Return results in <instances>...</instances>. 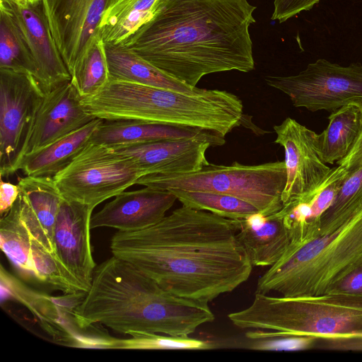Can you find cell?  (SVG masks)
Returning <instances> with one entry per match:
<instances>
[{
	"instance_id": "cell-36",
	"label": "cell",
	"mask_w": 362,
	"mask_h": 362,
	"mask_svg": "<svg viewBox=\"0 0 362 362\" xmlns=\"http://www.w3.org/2000/svg\"><path fill=\"white\" fill-rule=\"evenodd\" d=\"M13 1L22 7L37 6L42 3V0H13Z\"/></svg>"
},
{
	"instance_id": "cell-14",
	"label": "cell",
	"mask_w": 362,
	"mask_h": 362,
	"mask_svg": "<svg viewBox=\"0 0 362 362\" xmlns=\"http://www.w3.org/2000/svg\"><path fill=\"white\" fill-rule=\"evenodd\" d=\"M93 209L63 199L54 230V245L59 260L86 293L90 289L96 264L90 243Z\"/></svg>"
},
{
	"instance_id": "cell-30",
	"label": "cell",
	"mask_w": 362,
	"mask_h": 362,
	"mask_svg": "<svg viewBox=\"0 0 362 362\" xmlns=\"http://www.w3.org/2000/svg\"><path fill=\"white\" fill-rule=\"evenodd\" d=\"M315 337L289 336L264 339L255 349L297 351L313 349Z\"/></svg>"
},
{
	"instance_id": "cell-1",
	"label": "cell",
	"mask_w": 362,
	"mask_h": 362,
	"mask_svg": "<svg viewBox=\"0 0 362 362\" xmlns=\"http://www.w3.org/2000/svg\"><path fill=\"white\" fill-rule=\"evenodd\" d=\"M110 247L164 290L208 303L245 282L253 267L234 220L185 206L146 228L116 232Z\"/></svg>"
},
{
	"instance_id": "cell-27",
	"label": "cell",
	"mask_w": 362,
	"mask_h": 362,
	"mask_svg": "<svg viewBox=\"0 0 362 362\" xmlns=\"http://www.w3.org/2000/svg\"><path fill=\"white\" fill-rule=\"evenodd\" d=\"M361 207L362 165L349 173L332 204L322 215L319 235L336 230Z\"/></svg>"
},
{
	"instance_id": "cell-34",
	"label": "cell",
	"mask_w": 362,
	"mask_h": 362,
	"mask_svg": "<svg viewBox=\"0 0 362 362\" xmlns=\"http://www.w3.org/2000/svg\"><path fill=\"white\" fill-rule=\"evenodd\" d=\"M21 193L18 185L8 182H0V214L1 216L6 214L17 201Z\"/></svg>"
},
{
	"instance_id": "cell-9",
	"label": "cell",
	"mask_w": 362,
	"mask_h": 362,
	"mask_svg": "<svg viewBox=\"0 0 362 362\" xmlns=\"http://www.w3.org/2000/svg\"><path fill=\"white\" fill-rule=\"evenodd\" d=\"M45 93L31 74L0 69V174L11 170Z\"/></svg>"
},
{
	"instance_id": "cell-2",
	"label": "cell",
	"mask_w": 362,
	"mask_h": 362,
	"mask_svg": "<svg viewBox=\"0 0 362 362\" xmlns=\"http://www.w3.org/2000/svg\"><path fill=\"white\" fill-rule=\"evenodd\" d=\"M255 9L247 0H158L153 18L124 47L192 87L210 74L249 72Z\"/></svg>"
},
{
	"instance_id": "cell-6",
	"label": "cell",
	"mask_w": 362,
	"mask_h": 362,
	"mask_svg": "<svg viewBox=\"0 0 362 362\" xmlns=\"http://www.w3.org/2000/svg\"><path fill=\"white\" fill-rule=\"evenodd\" d=\"M286 182L284 161L253 165L233 162L230 165L209 163L188 173L145 175L136 185L231 195L247 202L267 216L283 208L281 194Z\"/></svg>"
},
{
	"instance_id": "cell-16",
	"label": "cell",
	"mask_w": 362,
	"mask_h": 362,
	"mask_svg": "<svg viewBox=\"0 0 362 362\" xmlns=\"http://www.w3.org/2000/svg\"><path fill=\"white\" fill-rule=\"evenodd\" d=\"M93 214L90 228L107 227L131 232L151 226L166 215L177 197L169 190L145 187L123 191Z\"/></svg>"
},
{
	"instance_id": "cell-18",
	"label": "cell",
	"mask_w": 362,
	"mask_h": 362,
	"mask_svg": "<svg viewBox=\"0 0 362 362\" xmlns=\"http://www.w3.org/2000/svg\"><path fill=\"white\" fill-rule=\"evenodd\" d=\"M234 221L237 237L253 266H272L291 244L289 230L279 211L267 216L258 211Z\"/></svg>"
},
{
	"instance_id": "cell-17",
	"label": "cell",
	"mask_w": 362,
	"mask_h": 362,
	"mask_svg": "<svg viewBox=\"0 0 362 362\" xmlns=\"http://www.w3.org/2000/svg\"><path fill=\"white\" fill-rule=\"evenodd\" d=\"M18 185L21 215L31 238L56 255L54 230L64 198L54 177L25 175Z\"/></svg>"
},
{
	"instance_id": "cell-7",
	"label": "cell",
	"mask_w": 362,
	"mask_h": 362,
	"mask_svg": "<svg viewBox=\"0 0 362 362\" xmlns=\"http://www.w3.org/2000/svg\"><path fill=\"white\" fill-rule=\"evenodd\" d=\"M144 174L129 158L112 148L89 142L53 177L63 198L93 209L136 185Z\"/></svg>"
},
{
	"instance_id": "cell-8",
	"label": "cell",
	"mask_w": 362,
	"mask_h": 362,
	"mask_svg": "<svg viewBox=\"0 0 362 362\" xmlns=\"http://www.w3.org/2000/svg\"><path fill=\"white\" fill-rule=\"evenodd\" d=\"M267 85L287 95L296 107L335 111L350 103H362V64L342 66L325 59L308 64L298 74L269 76Z\"/></svg>"
},
{
	"instance_id": "cell-11",
	"label": "cell",
	"mask_w": 362,
	"mask_h": 362,
	"mask_svg": "<svg viewBox=\"0 0 362 362\" xmlns=\"http://www.w3.org/2000/svg\"><path fill=\"white\" fill-rule=\"evenodd\" d=\"M81 99L71 81L45 93L35 111L12 167V175L25 156L95 119L84 109Z\"/></svg>"
},
{
	"instance_id": "cell-23",
	"label": "cell",
	"mask_w": 362,
	"mask_h": 362,
	"mask_svg": "<svg viewBox=\"0 0 362 362\" xmlns=\"http://www.w3.org/2000/svg\"><path fill=\"white\" fill-rule=\"evenodd\" d=\"M327 127L317 134L319 154L326 164L345 158L354 146L362 125V111L358 103H350L333 111Z\"/></svg>"
},
{
	"instance_id": "cell-33",
	"label": "cell",
	"mask_w": 362,
	"mask_h": 362,
	"mask_svg": "<svg viewBox=\"0 0 362 362\" xmlns=\"http://www.w3.org/2000/svg\"><path fill=\"white\" fill-rule=\"evenodd\" d=\"M330 292L362 296V266L344 277Z\"/></svg>"
},
{
	"instance_id": "cell-28",
	"label": "cell",
	"mask_w": 362,
	"mask_h": 362,
	"mask_svg": "<svg viewBox=\"0 0 362 362\" xmlns=\"http://www.w3.org/2000/svg\"><path fill=\"white\" fill-rule=\"evenodd\" d=\"M110 79L105 43L100 36L76 66L71 82L83 98L98 93Z\"/></svg>"
},
{
	"instance_id": "cell-4",
	"label": "cell",
	"mask_w": 362,
	"mask_h": 362,
	"mask_svg": "<svg viewBox=\"0 0 362 362\" xmlns=\"http://www.w3.org/2000/svg\"><path fill=\"white\" fill-rule=\"evenodd\" d=\"M361 266L362 207L332 232L290 245L258 279L255 292L287 298L322 295Z\"/></svg>"
},
{
	"instance_id": "cell-21",
	"label": "cell",
	"mask_w": 362,
	"mask_h": 362,
	"mask_svg": "<svg viewBox=\"0 0 362 362\" xmlns=\"http://www.w3.org/2000/svg\"><path fill=\"white\" fill-rule=\"evenodd\" d=\"M110 78L192 93V87L164 73L132 51L121 45L105 44Z\"/></svg>"
},
{
	"instance_id": "cell-32",
	"label": "cell",
	"mask_w": 362,
	"mask_h": 362,
	"mask_svg": "<svg viewBox=\"0 0 362 362\" xmlns=\"http://www.w3.org/2000/svg\"><path fill=\"white\" fill-rule=\"evenodd\" d=\"M313 349L362 351V335L325 338L315 337Z\"/></svg>"
},
{
	"instance_id": "cell-29",
	"label": "cell",
	"mask_w": 362,
	"mask_h": 362,
	"mask_svg": "<svg viewBox=\"0 0 362 362\" xmlns=\"http://www.w3.org/2000/svg\"><path fill=\"white\" fill-rule=\"evenodd\" d=\"M127 339H115L111 349H184L204 350L212 348L208 341L189 336L163 335L155 333L133 332Z\"/></svg>"
},
{
	"instance_id": "cell-10",
	"label": "cell",
	"mask_w": 362,
	"mask_h": 362,
	"mask_svg": "<svg viewBox=\"0 0 362 362\" xmlns=\"http://www.w3.org/2000/svg\"><path fill=\"white\" fill-rule=\"evenodd\" d=\"M115 0H42L52 35L71 76L93 42Z\"/></svg>"
},
{
	"instance_id": "cell-12",
	"label": "cell",
	"mask_w": 362,
	"mask_h": 362,
	"mask_svg": "<svg viewBox=\"0 0 362 362\" xmlns=\"http://www.w3.org/2000/svg\"><path fill=\"white\" fill-rule=\"evenodd\" d=\"M275 143L284 148L286 182L281 194L284 205L313 191L332 168L322 160L317 147V134L287 117L274 125Z\"/></svg>"
},
{
	"instance_id": "cell-31",
	"label": "cell",
	"mask_w": 362,
	"mask_h": 362,
	"mask_svg": "<svg viewBox=\"0 0 362 362\" xmlns=\"http://www.w3.org/2000/svg\"><path fill=\"white\" fill-rule=\"evenodd\" d=\"M321 0H274L272 20L283 23L302 11L312 9Z\"/></svg>"
},
{
	"instance_id": "cell-3",
	"label": "cell",
	"mask_w": 362,
	"mask_h": 362,
	"mask_svg": "<svg viewBox=\"0 0 362 362\" xmlns=\"http://www.w3.org/2000/svg\"><path fill=\"white\" fill-rule=\"evenodd\" d=\"M208 303L173 294L132 264L112 256L96 266L72 315L82 329L101 324L133 332L189 336L215 316Z\"/></svg>"
},
{
	"instance_id": "cell-5",
	"label": "cell",
	"mask_w": 362,
	"mask_h": 362,
	"mask_svg": "<svg viewBox=\"0 0 362 362\" xmlns=\"http://www.w3.org/2000/svg\"><path fill=\"white\" fill-rule=\"evenodd\" d=\"M246 336L263 339L289 336L362 335V296L329 292L287 298L256 293L246 308L228 315Z\"/></svg>"
},
{
	"instance_id": "cell-38",
	"label": "cell",
	"mask_w": 362,
	"mask_h": 362,
	"mask_svg": "<svg viewBox=\"0 0 362 362\" xmlns=\"http://www.w3.org/2000/svg\"><path fill=\"white\" fill-rule=\"evenodd\" d=\"M361 49H362V47H361Z\"/></svg>"
},
{
	"instance_id": "cell-35",
	"label": "cell",
	"mask_w": 362,
	"mask_h": 362,
	"mask_svg": "<svg viewBox=\"0 0 362 362\" xmlns=\"http://www.w3.org/2000/svg\"><path fill=\"white\" fill-rule=\"evenodd\" d=\"M349 173L362 165V125L359 134L348 155L337 163Z\"/></svg>"
},
{
	"instance_id": "cell-25",
	"label": "cell",
	"mask_w": 362,
	"mask_h": 362,
	"mask_svg": "<svg viewBox=\"0 0 362 362\" xmlns=\"http://www.w3.org/2000/svg\"><path fill=\"white\" fill-rule=\"evenodd\" d=\"M0 69L33 75L37 71L25 37L12 14L0 5Z\"/></svg>"
},
{
	"instance_id": "cell-13",
	"label": "cell",
	"mask_w": 362,
	"mask_h": 362,
	"mask_svg": "<svg viewBox=\"0 0 362 362\" xmlns=\"http://www.w3.org/2000/svg\"><path fill=\"white\" fill-rule=\"evenodd\" d=\"M224 144V137L205 131L190 138L110 148L131 158L145 175L197 171L209 163L206 158L208 148Z\"/></svg>"
},
{
	"instance_id": "cell-20",
	"label": "cell",
	"mask_w": 362,
	"mask_h": 362,
	"mask_svg": "<svg viewBox=\"0 0 362 362\" xmlns=\"http://www.w3.org/2000/svg\"><path fill=\"white\" fill-rule=\"evenodd\" d=\"M203 132L205 131L138 120L103 121L92 135L90 141L108 147L129 146L190 138Z\"/></svg>"
},
{
	"instance_id": "cell-37",
	"label": "cell",
	"mask_w": 362,
	"mask_h": 362,
	"mask_svg": "<svg viewBox=\"0 0 362 362\" xmlns=\"http://www.w3.org/2000/svg\"><path fill=\"white\" fill-rule=\"evenodd\" d=\"M358 104H359V105H360V107L361 108V111H362V103H358Z\"/></svg>"
},
{
	"instance_id": "cell-22",
	"label": "cell",
	"mask_w": 362,
	"mask_h": 362,
	"mask_svg": "<svg viewBox=\"0 0 362 362\" xmlns=\"http://www.w3.org/2000/svg\"><path fill=\"white\" fill-rule=\"evenodd\" d=\"M158 0H115L104 13L100 33L105 44L126 45L153 17Z\"/></svg>"
},
{
	"instance_id": "cell-15",
	"label": "cell",
	"mask_w": 362,
	"mask_h": 362,
	"mask_svg": "<svg viewBox=\"0 0 362 362\" xmlns=\"http://www.w3.org/2000/svg\"><path fill=\"white\" fill-rule=\"evenodd\" d=\"M0 5L8 9L19 26L37 67L36 79L44 93L70 81L71 74L53 39L42 4L22 7L13 0H0Z\"/></svg>"
},
{
	"instance_id": "cell-19",
	"label": "cell",
	"mask_w": 362,
	"mask_h": 362,
	"mask_svg": "<svg viewBox=\"0 0 362 362\" xmlns=\"http://www.w3.org/2000/svg\"><path fill=\"white\" fill-rule=\"evenodd\" d=\"M103 121L95 118L81 128L28 155L18 164L16 171L22 170L28 176L54 177L90 142L92 135Z\"/></svg>"
},
{
	"instance_id": "cell-24",
	"label": "cell",
	"mask_w": 362,
	"mask_h": 362,
	"mask_svg": "<svg viewBox=\"0 0 362 362\" xmlns=\"http://www.w3.org/2000/svg\"><path fill=\"white\" fill-rule=\"evenodd\" d=\"M31 235L26 228L18 198L0 220V245L9 260L25 274L33 276L31 260Z\"/></svg>"
},
{
	"instance_id": "cell-26",
	"label": "cell",
	"mask_w": 362,
	"mask_h": 362,
	"mask_svg": "<svg viewBox=\"0 0 362 362\" xmlns=\"http://www.w3.org/2000/svg\"><path fill=\"white\" fill-rule=\"evenodd\" d=\"M182 206L206 211L230 220H240L258 212L251 204L238 197L206 191L170 189Z\"/></svg>"
}]
</instances>
